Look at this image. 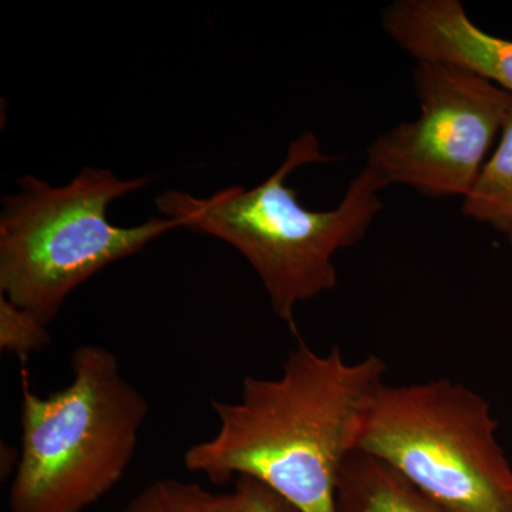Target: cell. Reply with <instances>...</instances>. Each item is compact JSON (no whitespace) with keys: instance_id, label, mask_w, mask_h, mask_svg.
Returning a JSON list of instances; mask_svg holds the SVG:
<instances>
[{"instance_id":"5","label":"cell","mask_w":512,"mask_h":512,"mask_svg":"<svg viewBox=\"0 0 512 512\" xmlns=\"http://www.w3.org/2000/svg\"><path fill=\"white\" fill-rule=\"evenodd\" d=\"M480 394L448 379L373 393L355 451L389 464L450 512H512V467Z\"/></svg>"},{"instance_id":"11","label":"cell","mask_w":512,"mask_h":512,"mask_svg":"<svg viewBox=\"0 0 512 512\" xmlns=\"http://www.w3.org/2000/svg\"><path fill=\"white\" fill-rule=\"evenodd\" d=\"M46 326L33 313L0 295V349L15 356L20 367H26L30 357L49 346L52 338Z\"/></svg>"},{"instance_id":"2","label":"cell","mask_w":512,"mask_h":512,"mask_svg":"<svg viewBox=\"0 0 512 512\" xmlns=\"http://www.w3.org/2000/svg\"><path fill=\"white\" fill-rule=\"evenodd\" d=\"M332 161L336 158L320 151L315 134L305 133L289 144L278 170L256 187L234 185L208 198L171 190L156 198V207L181 227L238 249L261 279L272 311L299 339L296 306L335 288L333 258L362 241L383 210L380 192L386 185L366 165L335 210L303 207L286 178L302 165Z\"/></svg>"},{"instance_id":"9","label":"cell","mask_w":512,"mask_h":512,"mask_svg":"<svg viewBox=\"0 0 512 512\" xmlns=\"http://www.w3.org/2000/svg\"><path fill=\"white\" fill-rule=\"evenodd\" d=\"M461 211L471 220L490 225L512 244V110L497 150L463 198Z\"/></svg>"},{"instance_id":"10","label":"cell","mask_w":512,"mask_h":512,"mask_svg":"<svg viewBox=\"0 0 512 512\" xmlns=\"http://www.w3.org/2000/svg\"><path fill=\"white\" fill-rule=\"evenodd\" d=\"M123 512H232V493H211L200 484L167 478L140 491Z\"/></svg>"},{"instance_id":"6","label":"cell","mask_w":512,"mask_h":512,"mask_svg":"<svg viewBox=\"0 0 512 512\" xmlns=\"http://www.w3.org/2000/svg\"><path fill=\"white\" fill-rule=\"evenodd\" d=\"M414 92L420 116L380 134L366 167L389 185L427 197H466L501 134L512 96L477 74L441 62H417Z\"/></svg>"},{"instance_id":"1","label":"cell","mask_w":512,"mask_h":512,"mask_svg":"<svg viewBox=\"0 0 512 512\" xmlns=\"http://www.w3.org/2000/svg\"><path fill=\"white\" fill-rule=\"evenodd\" d=\"M386 372L382 357L349 363L339 348L320 355L299 338L281 376L245 377L238 402L212 400L218 431L185 451L184 466L214 484L256 478L299 512H336L340 471Z\"/></svg>"},{"instance_id":"7","label":"cell","mask_w":512,"mask_h":512,"mask_svg":"<svg viewBox=\"0 0 512 512\" xmlns=\"http://www.w3.org/2000/svg\"><path fill=\"white\" fill-rule=\"evenodd\" d=\"M386 35L416 62H441L512 96V40L478 28L460 0H396L382 10Z\"/></svg>"},{"instance_id":"12","label":"cell","mask_w":512,"mask_h":512,"mask_svg":"<svg viewBox=\"0 0 512 512\" xmlns=\"http://www.w3.org/2000/svg\"><path fill=\"white\" fill-rule=\"evenodd\" d=\"M232 512H299L295 505L276 493L271 487L242 476L237 478L232 491Z\"/></svg>"},{"instance_id":"3","label":"cell","mask_w":512,"mask_h":512,"mask_svg":"<svg viewBox=\"0 0 512 512\" xmlns=\"http://www.w3.org/2000/svg\"><path fill=\"white\" fill-rule=\"evenodd\" d=\"M70 367V383L46 396L20 367L22 448L10 512H83L119 484L136 453L148 402L116 355L83 345Z\"/></svg>"},{"instance_id":"8","label":"cell","mask_w":512,"mask_h":512,"mask_svg":"<svg viewBox=\"0 0 512 512\" xmlns=\"http://www.w3.org/2000/svg\"><path fill=\"white\" fill-rule=\"evenodd\" d=\"M335 507L336 512H450L389 464L359 451L340 471Z\"/></svg>"},{"instance_id":"4","label":"cell","mask_w":512,"mask_h":512,"mask_svg":"<svg viewBox=\"0 0 512 512\" xmlns=\"http://www.w3.org/2000/svg\"><path fill=\"white\" fill-rule=\"evenodd\" d=\"M148 183V177L120 180L94 167H84L64 187L35 175L19 178L18 194L2 200L0 295L49 325L74 289L165 232L183 228L174 218L131 228L111 224V202Z\"/></svg>"}]
</instances>
